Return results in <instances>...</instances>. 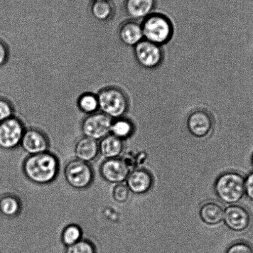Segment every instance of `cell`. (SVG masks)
Wrapping results in <instances>:
<instances>
[{"mask_svg": "<svg viewBox=\"0 0 253 253\" xmlns=\"http://www.w3.org/2000/svg\"><path fill=\"white\" fill-rule=\"evenodd\" d=\"M133 132L134 126L132 123L123 117L115 119V121L112 122L110 128V134L122 141L128 138Z\"/></svg>", "mask_w": 253, "mask_h": 253, "instance_id": "19", "label": "cell"}, {"mask_svg": "<svg viewBox=\"0 0 253 253\" xmlns=\"http://www.w3.org/2000/svg\"><path fill=\"white\" fill-rule=\"evenodd\" d=\"M24 132L23 124L15 118L0 123V149H15L20 145Z\"/></svg>", "mask_w": 253, "mask_h": 253, "instance_id": "8", "label": "cell"}, {"mask_svg": "<svg viewBox=\"0 0 253 253\" xmlns=\"http://www.w3.org/2000/svg\"><path fill=\"white\" fill-rule=\"evenodd\" d=\"M134 55L137 63L148 70L158 67L164 60L162 46L144 39L134 46Z\"/></svg>", "mask_w": 253, "mask_h": 253, "instance_id": "6", "label": "cell"}, {"mask_svg": "<svg viewBox=\"0 0 253 253\" xmlns=\"http://www.w3.org/2000/svg\"><path fill=\"white\" fill-rule=\"evenodd\" d=\"M119 38L127 46H134L144 40L141 24L134 20L126 22L120 27Z\"/></svg>", "mask_w": 253, "mask_h": 253, "instance_id": "16", "label": "cell"}, {"mask_svg": "<svg viewBox=\"0 0 253 253\" xmlns=\"http://www.w3.org/2000/svg\"><path fill=\"white\" fill-rule=\"evenodd\" d=\"M24 175L37 185H47L53 182L59 171V162L48 152L30 155L23 164Z\"/></svg>", "mask_w": 253, "mask_h": 253, "instance_id": "1", "label": "cell"}, {"mask_svg": "<svg viewBox=\"0 0 253 253\" xmlns=\"http://www.w3.org/2000/svg\"><path fill=\"white\" fill-rule=\"evenodd\" d=\"M99 108L111 119H120L126 114L129 107V101L124 92L118 88L110 87L104 89L98 95Z\"/></svg>", "mask_w": 253, "mask_h": 253, "instance_id": "4", "label": "cell"}, {"mask_svg": "<svg viewBox=\"0 0 253 253\" xmlns=\"http://www.w3.org/2000/svg\"><path fill=\"white\" fill-rule=\"evenodd\" d=\"M245 195L253 202V172L251 173L245 178Z\"/></svg>", "mask_w": 253, "mask_h": 253, "instance_id": "28", "label": "cell"}, {"mask_svg": "<svg viewBox=\"0 0 253 253\" xmlns=\"http://www.w3.org/2000/svg\"><path fill=\"white\" fill-rule=\"evenodd\" d=\"M223 221L233 232H244L252 225V217L245 206L236 204L225 209Z\"/></svg>", "mask_w": 253, "mask_h": 253, "instance_id": "9", "label": "cell"}, {"mask_svg": "<svg viewBox=\"0 0 253 253\" xmlns=\"http://www.w3.org/2000/svg\"><path fill=\"white\" fill-rule=\"evenodd\" d=\"M21 210V204L14 196L7 195L0 198V213L7 217H14Z\"/></svg>", "mask_w": 253, "mask_h": 253, "instance_id": "20", "label": "cell"}, {"mask_svg": "<svg viewBox=\"0 0 253 253\" xmlns=\"http://www.w3.org/2000/svg\"><path fill=\"white\" fill-rule=\"evenodd\" d=\"M100 175L107 182L124 183L131 172V168L124 159L105 160L100 169Z\"/></svg>", "mask_w": 253, "mask_h": 253, "instance_id": "10", "label": "cell"}, {"mask_svg": "<svg viewBox=\"0 0 253 253\" xmlns=\"http://www.w3.org/2000/svg\"><path fill=\"white\" fill-rule=\"evenodd\" d=\"M79 107L83 112L89 114H95L99 108L98 98L92 94H83L78 101Z\"/></svg>", "mask_w": 253, "mask_h": 253, "instance_id": "23", "label": "cell"}, {"mask_svg": "<svg viewBox=\"0 0 253 253\" xmlns=\"http://www.w3.org/2000/svg\"><path fill=\"white\" fill-rule=\"evenodd\" d=\"M93 16L99 21H106L111 16L113 9L108 0L94 1L91 8Z\"/></svg>", "mask_w": 253, "mask_h": 253, "instance_id": "21", "label": "cell"}, {"mask_svg": "<svg viewBox=\"0 0 253 253\" xmlns=\"http://www.w3.org/2000/svg\"><path fill=\"white\" fill-rule=\"evenodd\" d=\"M188 131L197 138L208 136L212 131L213 120L210 114L202 110H196L189 115L187 120Z\"/></svg>", "mask_w": 253, "mask_h": 253, "instance_id": "11", "label": "cell"}, {"mask_svg": "<svg viewBox=\"0 0 253 253\" xmlns=\"http://www.w3.org/2000/svg\"><path fill=\"white\" fill-rule=\"evenodd\" d=\"M93 1H102V0H93Z\"/></svg>", "mask_w": 253, "mask_h": 253, "instance_id": "30", "label": "cell"}, {"mask_svg": "<svg viewBox=\"0 0 253 253\" xmlns=\"http://www.w3.org/2000/svg\"><path fill=\"white\" fill-rule=\"evenodd\" d=\"M130 192L141 195L149 192L153 186L151 173L144 169H137L131 171L126 180Z\"/></svg>", "mask_w": 253, "mask_h": 253, "instance_id": "12", "label": "cell"}, {"mask_svg": "<svg viewBox=\"0 0 253 253\" xmlns=\"http://www.w3.org/2000/svg\"><path fill=\"white\" fill-rule=\"evenodd\" d=\"M75 154L76 159L89 164L99 154V141L84 136L76 142Z\"/></svg>", "mask_w": 253, "mask_h": 253, "instance_id": "14", "label": "cell"}, {"mask_svg": "<svg viewBox=\"0 0 253 253\" xmlns=\"http://www.w3.org/2000/svg\"><path fill=\"white\" fill-rule=\"evenodd\" d=\"M141 24L144 40L161 46L172 38L173 27L167 17L161 14H151Z\"/></svg>", "mask_w": 253, "mask_h": 253, "instance_id": "3", "label": "cell"}, {"mask_svg": "<svg viewBox=\"0 0 253 253\" xmlns=\"http://www.w3.org/2000/svg\"><path fill=\"white\" fill-rule=\"evenodd\" d=\"M66 253H95V248L91 243L81 240L75 244L66 248Z\"/></svg>", "mask_w": 253, "mask_h": 253, "instance_id": "25", "label": "cell"}, {"mask_svg": "<svg viewBox=\"0 0 253 253\" xmlns=\"http://www.w3.org/2000/svg\"><path fill=\"white\" fill-rule=\"evenodd\" d=\"M112 122V119L103 113L90 115L82 124L84 136L100 141L110 134Z\"/></svg>", "mask_w": 253, "mask_h": 253, "instance_id": "7", "label": "cell"}, {"mask_svg": "<svg viewBox=\"0 0 253 253\" xmlns=\"http://www.w3.org/2000/svg\"><path fill=\"white\" fill-rule=\"evenodd\" d=\"M8 53L5 44L0 41V66H3L8 59Z\"/></svg>", "mask_w": 253, "mask_h": 253, "instance_id": "29", "label": "cell"}, {"mask_svg": "<svg viewBox=\"0 0 253 253\" xmlns=\"http://www.w3.org/2000/svg\"><path fill=\"white\" fill-rule=\"evenodd\" d=\"M252 164H253V157H252Z\"/></svg>", "mask_w": 253, "mask_h": 253, "instance_id": "31", "label": "cell"}, {"mask_svg": "<svg viewBox=\"0 0 253 253\" xmlns=\"http://www.w3.org/2000/svg\"><path fill=\"white\" fill-rule=\"evenodd\" d=\"M245 178L234 171H226L218 176L214 189L218 200L227 205H236L245 195Z\"/></svg>", "mask_w": 253, "mask_h": 253, "instance_id": "2", "label": "cell"}, {"mask_svg": "<svg viewBox=\"0 0 253 253\" xmlns=\"http://www.w3.org/2000/svg\"><path fill=\"white\" fill-rule=\"evenodd\" d=\"M13 109L6 99H0V123L12 117Z\"/></svg>", "mask_w": 253, "mask_h": 253, "instance_id": "27", "label": "cell"}, {"mask_svg": "<svg viewBox=\"0 0 253 253\" xmlns=\"http://www.w3.org/2000/svg\"><path fill=\"white\" fill-rule=\"evenodd\" d=\"M82 235V230L80 227L76 225H70L63 230L61 239L63 244L68 247L80 241Z\"/></svg>", "mask_w": 253, "mask_h": 253, "instance_id": "22", "label": "cell"}, {"mask_svg": "<svg viewBox=\"0 0 253 253\" xmlns=\"http://www.w3.org/2000/svg\"><path fill=\"white\" fill-rule=\"evenodd\" d=\"M155 0H126V13L134 21L144 19L152 14Z\"/></svg>", "mask_w": 253, "mask_h": 253, "instance_id": "18", "label": "cell"}, {"mask_svg": "<svg viewBox=\"0 0 253 253\" xmlns=\"http://www.w3.org/2000/svg\"><path fill=\"white\" fill-rule=\"evenodd\" d=\"M130 191L124 183L116 184L112 191V198L118 203H125L128 200Z\"/></svg>", "mask_w": 253, "mask_h": 253, "instance_id": "24", "label": "cell"}, {"mask_svg": "<svg viewBox=\"0 0 253 253\" xmlns=\"http://www.w3.org/2000/svg\"><path fill=\"white\" fill-rule=\"evenodd\" d=\"M226 253H253V247L246 242H237L228 248Z\"/></svg>", "mask_w": 253, "mask_h": 253, "instance_id": "26", "label": "cell"}, {"mask_svg": "<svg viewBox=\"0 0 253 253\" xmlns=\"http://www.w3.org/2000/svg\"><path fill=\"white\" fill-rule=\"evenodd\" d=\"M225 209L220 203L208 201L201 206L200 217L201 220L208 225H217L222 222Z\"/></svg>", "mask_w": 253, "mask_h": 253, "instance_id": "15", "label": "cell"}, {"mask_svg": "<svg viewBox=\"0 0 253 253\" xmlns=\"http://www.w3.org/2000/svg\"><path fill=\"white\" fill-rule=\"evenodd\" d=\"M20 145L29 156L48 152L49 147V142L45 135L36 129L25 131Z\"/></svg>", "mask_w": 253, "mask_h": 253, "instance_id": "13", "label": "cell"}, {"mask_svg": "<svg viewBox=\"0 0 253 253\" xmlns=\"http://www.w3.org/2000/svg\"><path fill=\"white\" fill-rule=\"evenodd\" d=\"M99 154L105 160L119 158L124 151L122 140L110 134L99 142Z\"/></svg>", "mask_w": 253, "mask_h": 253, "instance_id": "17", "label": "cell"}, {"mask_svg": "<svg viewBox=\"0 0 253 253\" xmlns=\"http://www.w3.org/2000/svg\"><path fill=\"white\" fill-rule=\"evenodd\" d=\"M68 185L76 190H84L91 185L94 173L89 164L75 159L68 162L64 170Z\"/></svg>", "mask_w": 253, "mask_h": 253, "instance_id": "5", "label": "cell"}]
</instances>
